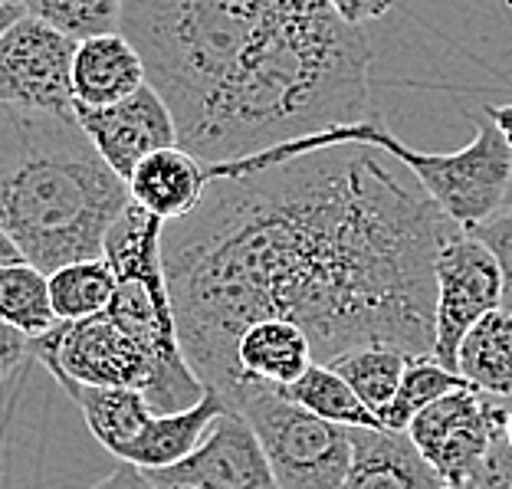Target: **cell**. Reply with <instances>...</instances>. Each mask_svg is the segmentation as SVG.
I'll list each match as a JSON object with an SVG mask.
<instances>
[{"instance_id":"836d02e7","label":"cell","mask_w":512,"mask_h":489,"mask_svg":"<svg viewBox=\"0 0 512 489\" xmlns=\"http://www.w3.org/2000/svg\"><path fill=\"white\" fill-rule=\"evenodd\" d=\"M4 427H0V489H4Z\"/></svg>"},{"instance_id":"f546056e","label":"cell","mask_w":512,"mask_h":489,"mask_svg":"<svg viewBox=\"0 0 512 489\" xmlns=\"http://www.w3.org/2000/svg\"><path fill=\"white\" fill-rule=\"evenodd\" d=\"M486 115H490L493 128L499 132V138L512 148V102H506V106H490L486 109Z\"/></svg>"},{"instance_id":"6da1fadb","label":"cell","mask_w":512,"mask_h":489,"mask_svg":"<svg viewBox=\"0 0 512 489\" xmlns=\"http://www.w3.org/2000/svg\"><path fill=\"white\" fill-rule=\"evenodd\" d=\"M457 230L398 158L365 145L211 178L161 234L181 352L227 411L253 391L237 342L263 319L296 322L316 365L368 345L434 355V260Z\"/></svg>"},{"instance_id":"d6a6232c","label":"cell","mask_w":512,"mask_h":489,"mask_svg":"<svg viewBox=\"0 0 512 489\" xmlns=\"http://www.w3.org/2000/svg\"><path fill=\"white\" fill-rule=\"evenodd\" d=\"M503 440H506V447L512 450V404H509V411H506V424H503Z\"/></svg>"},{"instance_id":"cb8c5ba5","label":"cell","mask_w":512,"mask_h":489,"mask_svg":"<svg viewBox=\"0 0 512 489\" xmlns=\"http://www.w3.org/2000/svg\"><path fill=\"white\" fill-rule=\"evenodd\" d=\"M125 0H23V14L43 20L73 43L119 33Z\"/></svg>"},{"instance_id":"4fadbf2b","label":"cell","mask_w":512,"mask_h":489,"mask_svg":"<svg viewBox=\"0 0 512 489\" xmlns=\"http://www.w3.org/2000/svg\"><path fill=\"white\" fill-rule=\"evenodd\" d=\"M142 86H148L145 63L125 40V33H106V37L76 43L73 73H69L73 106L106 109L135 96Z\"/></svg>"},{"instance_id":"2e32d148","label":"cell","mask_w":512,"mask_h":489,"mask_svg":"<svg viewBox=\"0 0 512 489\" xmlns=\"http://www.w3.org/2000/svg\"><path fill=\"white\" fill-rule=\"evenodd\" d=\"M312 365L309 335L296 322L263 319L250 325L237 342V368L247 388H286Z\"/></svg>"},{"instance_id":"8992f818","label":"cell","mask_w":512,"mask_h":489,"mask_svg":"<svg viewBox=\"0 0 512 489\" xmlns=\"http://www.w3.org/2000/svg\"><path fill=\"white\" fill-rule=\"evenodd\" d=\"M237 414L260 440L279 489H342L352 463V427L322 421L263 384Z\"/></svg>"},{"instance_id":"1f68e13d","label":"cell","mask_w":512,"mask_h":489,"mask_svg":"<svg viewBox=\"0 0 512 489\" xmlns=\"http://www.w3.org/2000/svg\"><path fill=\"white\" fill-rule=\"evenodd\" d=\"M20 14H23L20 7H4V4H0V33H4V30H7L10 23H14V20H17Z\"/></svg>"},{"instance_id":"277c9868","label":"cell","mask_w":512,"mask_h":489,"mask_svg":"<svg viewBox=\"0 0 512 489\" xmlns=\"http://www.w3.org/2000/svg\"><path fill=\"white\" fill-rule=\"evenodd\" d=\"M256 0H125V40L145 63L148 86L165 99L188 151L211 119L247 46Z\"/></svg>"},{"instance_id":"ffe728a7","label":"cell","mask_w":512,"mask_h":489,"mask_svg":"<svg viewBox=\"0 0 512 489\" xmlns=\"http://www.w3.org/2000/svg\"><path fill=\"white\" fill-rule=\"evenodd\" d=\"M0 319L14 325L27 339H37L60 322L53 312L50 283H46L43 270L27 260L0 266Z\"/></svg>"},{"instance_id":"603a6c76","label":"cell","mask_w":512,"mask_h":489,"mask_svg":"<svg viewBox=\"0 0 512 489\" xmlns=\"http://www.w3.org/2000/svg\"><path fill=\"white\" fill-rule=\"evenodd\" d=\"M329 368L362 398L368 411L381 414L384 407H388V401L394 398V391H398L401 375L407 368V355L394 352V348H384V345H368V348H355V352L332 358Z\"/></svg>"},{"instance_id":"4316f807","label":"cell","mask_w":512,"mask_h":489,"mask_svg":"<svg viewBox=\"0 0 512 489\" xmlns=\"http://www.w3.org/2000/svg\"><path fill=\"white\" fill-rule=\"evenodd\" d=\"M27 355H30V339L0 319V388H4V381L14 375Z\"/></svg>"},{"instance_id":"7402d4cb","label":"cell","mask_w":512,"mask_h":489,"mask_svg":"<svg viewBox=\"0 0 512 489\" xmlns=\"http://www.w3.org/2000/svg\"><path fill=\"white\" fill-rule=\"evenodd\" d=\"M457 388H470L457 371H447L437 362L434 355H421V358H407V368L401 375L398 391L388 401V407L378 414V421L384 430H398V434H407V427L417 414L430 407L434 401H440L444 394L457 391Z\"/></svg>"},{"instance_id":"8d00e7d4","label":"cell","mask_w":512,"mask_h":489,"mask_svg":"<svg viewBox=\"0 0 512 489\" xmlns=\"http://www.w3.org/2000/svg\"><path fill=\"white\" fill-rule=\"evenodd\" d=\"M161 489H194V486H161Z\"/></svg>"},{"instance_id":"9c48e42d","label":"cell","mask_w":512,"mask_h":489,"mask_svg":"<svg viewBox=\"0 0 512 489\" xmlns=\"http://www.w3.org/2000/svg\"><path fill=\"white\" fill-rule=\"evenodd\" d=\"M437 306H434V358L457 371L460 342L476 322L503 309V276L493 253L467 230H457L434 260Z\"/></svg>"},{"instance_id":"e575fe53","label":"cell","mask_w":512,"mask_h":489,"mask_svg":"<svg viewBox=\"0 0 512 489\" xmlns=\"http://www.w3.org/2000/svg\"><path fill=\"white\" fill-rule=\"evenodd\" d=\"M0 4H4V7H20L23 10V0H0Z\"/></svg>"},{"instance_id":"5bb4252c","label":"cell","mask_w":512,"mask_h":489,"mask_svg":"<svg viewBox=\"0 0 512 489\" xmlns=\"http://www.w3.org/2000/svg\"><path fill=\"white\" fill-rule=\"evenodd\" d=\"M207 165L197 161L191 151L181 145L161 148L148 155L142 165L128 178V197L161 224H174V220L188 217L207 191Z\"/></svg>"},{"instance_id":"484cf974","label":"cell","mask_w":512,"mask_h":489,"mask_svg":"<svg viewBox=\"0 0 512 489\" xmlns=\"http://www.w3.org/2000/svg\"><path fill=\"white\" fill-rule=\"evenodd\" d=\"M460 489H512V450L506 447L503 434L493 440L490 453L480 460Z\"/></svg>"},{"instance_id":"7c38bea8","label":"cell","mask_w":512,"mask_h":489,"mask_svg":"<svg viewBox=\"0 0 512 489\" xmlns=\"http://www.w3.org/2000/svg\"><path fill=\"white\" fill-rule=\"evenodd\" d=\"M73 115L92 142V148L99 151V158L106 161L125 184L148 155L178 145L174 115L165 106V99L151 86H142L135 96H128L125 102H115V106H106V109L73 106Z\"/></svg>"},{"instance_id":"ba28073f","label":"cell","mask_w":512,"mask_h":489,"mask_svg":"<svg viewBox=\"0 0 512 489\" xmlns=\"http://www.w3.org/2000/svg\"><path fill=\"white\" fill-rule=\"evenodd\" d=\"M509 404L512 401L490 398L483 391L457 388L424 407L407 427V437L440 483L463 486L490 453L493 440L503 434Z\"/></svg>"},{"instance_id":"4dcf8cb0","label":"cell","mask_w":512,"mask_h":489,"mask_svg":"<svg viewBox=\"0 0 512 489\" xmlns=\"http://www.w3.org/2000/svg\"><path fill=\"white\" fill-rule=\"evenodd\" d=\"M10 263H23V253H20L17 243L10 240L4 224H0V266H10Z\"/></svg>"},{"instance_id":"d590c367","label":"cell","mask_w":512,"mask_h":489,"mask_svg":"<svg viewBox=\"0 0 512 489\" xmlns=\"http://www.w3.org/2000/svg\"><path fill=\"white\" fill-rule=\"evenodd\" d=\"M437 489H460V486H450V483H440Z\"/></svg>"},{"instance_id":"44dd1931","label":"cell","mask_w":512,"mask_h":489,"mask_svg":"<svg viewBox=\"0 0 512 489\" xmlns=\"http://www.w3.org/2000/svg\"><path fill=\"white\" fill-rule=\"evenodd\" d=\"M46 283H50V302L60 322L99 316V312H106L115 293V273L102 256L66 263L46 276Z\"/></svg>"},{"instance_id":"5b68a950","label":"cell","mask_w":512,"mask_h":489,"mask_svg":"<svg viewBox=\"0 0 512 489\" xmlns=\"http://www.w3.org/2000/svg\"><path fill=\"white\" fill-rule=\"evenodd\" d=\"M335 145H365V148H378L384 155L398 158L417 178V184L430 194V201H434L460 230H473V227H480L483 220L496 217L512 181V148L499 138L493 122H476V135L470 145H463L460 151H450V155H440V151H417L411 145H404L391 128L368 122V119L329 125V128H322V132L289 138L283 145L260 151V155L240 158V161L207 165V178H227V174L256 171V168L279 165V161L312 155V151L335 148Z\"/></svg>"},{"instance_id":"ac0fdd59","label":"cell","mask_w":512,"mask_h":489,"mask_svg":"<svg viewBox=\"0 0 512 489\" xmlns=\"http://www.w3.org/2000/svg\"><path fill=\"white\" fill-rule=\"evenodd\" d=\"M457 375L473 391L512 401V312L496 309L473 325L460 342Z\"/></svg>"},{"instance_id":"3957f363","label":"cell","mask_w":512,"mask_h":489,"mask_svg":"<svg viewBox=\"0 0 512 489\" xmlns=\"http://www.w3.org/2000/svg\"><path fill=\"white\" fill-rule=\"evenodd\" d=\"M128 184L92 148L76 115L0 106V224L50 276L102 256Z\"/></svg>"},{"instance_id":"8fae6325","label":"cell","mask_w":512,"mask_h":489,"mask_svg":"<svg viewBox=\"0 0 512 489\" xmlns=\"http://www.w3.org/2000/svg\"><path fill=\"white\" fill-rule=\"evenodd\" d=\"M161 486H194V489H279L266 463L260 440L237 411H224L207 430L191 457L165 470L145 473Z\"/></svg>"},{"instance_id":"d6986e66","label":"cell","mask_w":512,"mask_h":489,"mask_svg":"<svg viewBox=\"0 0 512 489\" xmlns=\"http://www.w3.org/2000/svg\"><path fill=\"white\" fill-rule=\"evenodd\" d=\"M286 401H293L302 411L322 417L329 424L339 427H352V430H378L381 421L375 411H368L362 398L348 388V384L335 375L329 365H316L312 362L306 368V375L296 378L286 388H276Z\"/></svg>"},{"instance_id":"9a60e30c","label":"cell","mask_w":512,"mask_h":489,"mask_svg":"<svg viewBox=\"0 0 512 489\" xmlns=\"http://www.w3.org/2000/svg\"><path fill=\"white\" fill-rule=\"evenodd\" d=\"M440 476L427 467L411 437L398 430H352V463L342 489H437Z\"/></svg>"},{"instance_id":"30bf717a","label":"cell","mask_w":512,"mask_h":489,"mask_svg":"<svg viewBox=\"0 0 512 489\" xmlns=\"http://www.w3.org/2000/svg\"><path fill=\"white\" fill-rule=\"evenodd\" d=\"M76 43L43 20L20 14L0 33V106L27 112H73Z\"/></svg>"},{"instance_id":"52a82bcc","label":"cell","mask_w":512,"mask_h":489,"mask_svg":"<svg viewBox=\"0 0 512 489\" xmlns=\"http://www.w3.org/2000/svg\"><path fill=\"white\" fill-rule=\"evenodd\" d=\"M30 355L60 388H132L142 391L158 414L161 375L155 362L106 312L79 322H56L50 332L30 339Z\"/></svg>"},{"instance_id":"7a4b0ae2","label":"cell","mask_w":512,"mask_h":489,"mask_svg":"<svg viewBox=\"0 0 512 489\" xmlns=\"http://www.w3.org/2000/svg\"><path fill=\"white\" fill-rule=\"evenodd\" d=\"M371 63L365 30L325 0H256L234 76L188 151L220 165L329 125L362 122Z\"/></svg>"},{"instance_id":"e0dca14e","label":"cell","mask_w":512,"mask_h":489,"mask_svg":"<svg viewBox=\"0 0 512 489\" xmlns=\"http://www.w3.org/2000/svg\"><path fill=\"white\" fill-rule=\"evenodd\" d=\"M63 391L83 411V421L89 434L99 440V447L128 463L155 421L145 394L132 388H79V384H69Z\"/></svg>"},{"instance_id":"f1b7e54d","label":"cell","mask_w":512,"mask_h":489,"mask_svg":"<svg viewBox=\"0 0 512 489\" xmlns=\"http://www.w3.org/2000/svg\"><path fill=\"white\" fill-rule=\"evenodd\" d=\"M89 489H158V486L148 480L145 470L128 467V463H122L119 470H112V473L106 476V480H99L96 486H89Z\"/></svg>"},{"instance_id":"d4e9b609","label":"cell","mask_w":512,"mask_h":489,"mask_svg":"<svg viewBox=\"0 0 512 489\" xmlns=\"http://www.w3.org/2000/svg\"><path fill=\"white\" fill-rule=\"evenodd\" d=\"M467 234H473L493 253L499 276H503V309L512 312V214H496L483 220L480 227L467 230Z\"/></svg>"},{"instance_id":"83f0119b","label":"cell","mask_w":512,"mask_h":489,"mask_svg":"<svg viewBox=\"0 0 512 489\" xmlns=\"http://www.w3.org/2000/svg\"><path fill=\"white\" fill-rule=\"evenodd\" d=\"M335 14H339L345 23H352V27H362L371 20H381L388 10L394 7V0H325Z\"/></svg>"}]
</instances>
